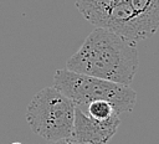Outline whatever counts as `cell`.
I'll return each mask as SVG.
<instances>
[{
	"label": "cell",
	"instance_id": "8",
	"mask_svg": "<svg viewBox=\"0 0 159 144\" xmlns=\"http://www.w3.org/2000/svg\"><path fill=\"white\" fill-rule=\"evenodd\" d=\"M11 144H22V143H20V142H14V143H11Z\"/></svg>",
	"mask_w": 159,
	"mask_h": 144
},
{
	"label": "cell",
	"instance_id": "5",
	"mask_svg": "<svg viewBox=\"0 0 159 144\" xmlns=\"http://www.w3.org/2000/svg\"><path fill=\"white\" fill-rule=\"evenodd\" d=\"M119 124L120 119L117 113L104 120H98L76 107L71 138L84 144H107L117 133Z\"/></svg>",
	"mask_w": 159,
	"mask_h": 144
},
{
	"label": "cell",
	"instance_id": "7",
	"mask_svg": "<svg viewBox=\"0 0 159 144\" xmlns=\"http://www.w3.org/2000/svg\"><path fill=\"white\" fill-rule=\"evenodd\" d=\"M50 144H84V143H80V142L75 140L73 138L68 137V138H63V139H60L56 142H51Z\"/></svg>",
	"mask_w": 159,
	"mask_h": 144
},
{
	"label": "cell",
	"instance_id": "1",
	"mask_svg": "<svg viewBox=\"0 0 159 144\" xmlns=\"http://www.w3.org/2000/svg\"><path fill=\"white\" fill-rule=\"evenodd\" d=\"M135 43L108 29L96 27L66 61V68L129 86L138 68Z\"/></svg>",
	"mask_w": 159,
	"mask_h": 144
},
{
	"label": "cell",
	"instance_id": "6",
	"mask_svg": "<svg viewBox=\"0 0 159 144\" xmlns=\"http://www.w3.org/2000/svg\"><path fill=\"white\" fill-rule=\"evenodd\" d=\"M87 110L91 118L98 120H104L117 113L114 110V107L107 101H93L87 104Z\"/></svg>",
	"mask_w": 159,
	"mask_h": 144
},
{
	"label": "cell",
	"instance_id": "4",
	"mask_svg": "<svg viewBox=\"0 0 159 144\" xmlns=\"http://www.w3.org/2000/svg\"><path fill=\"white\" fill-rule=\"evenodd\" d=\"M76 6L96 27L108 29L134 42L148 38L132 7V0H76Z\"/></svg>",
	"mask_w": 159,
	"mask_h": 144
},
{
	"label": "cell",
	"instance_id": "2",
	"mask_svg": "<svg viewBox=\"0 0 159 144\" xmlns=\"http://www.w3.org/2000/svg\"><path fill=\"white\" fill-rule=\"evenodd\" d=\"M53 87L80 108L93 101H107L118 114H122L132 112L137 102V93L129 86L77 73L67 68L55 72Z\"/></svg>",
	"mask_w": 159,
	"mask_h": 144
},
{
	"label": "cell",
	"instance_id": "3",
	"mask_svg": "<svg viewBox=\"0 0 159 144\" xmlns=\"http://www.w3.org/2000/svg\"><path fill=\"white\" fill-rule=\"evenodd\" d=\"M75 108V103L53 86L46 87L30 101L26 119L35 134L48 142H56L71 137Z\"/></svg>",
	"mask_w": 159,
	"mask_h": 144
}]
</instances>
